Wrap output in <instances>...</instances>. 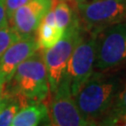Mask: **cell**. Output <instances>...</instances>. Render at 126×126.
I'll return each instance as SVG.
<instances>
[{
	"instance_id": "cell-1",
	"label": "cell",
	"mask_w": 126,
	"mask_h": 126,
	"mask_svg": "<svg viewBox=\"0 0 126 126\" xmlns=\"http://www.w3.org/2000/svg\"><path fill=\"white\" fill-rule=\"evenodd\" d=\"M119 89L120 81L117 78L93 72L74 99L86 121H95L110 109Z\"/></svg>"
},
{
	"instance_id": "cell-2",
	"label": "cell",
	"mask_w": 126,
	"mask_h": 126,
	"mask_svg": "<svg viewBox=\"0 0 126 126\" xmlns=\"http://www.w3.org/2000/svg\"><path fill=\"white\" fill-rule=\"evenodd\" d=\"M10 81L13 94L24 103L44 101L50 94V86L42 51L37 50L20 63Z\"/></svg>"
},
{
	"instance_id": "cell-3",
	"label": "cell",
	"mask_w": 126,
	"mask_h": 126,
	"mask_svg": "<svg viewBox=\"0 0 126 126\" xmlns=\"http://www.w3.org/2000/svg\"><path fill=\"white\" fill-rule=\"evenodd\" d=\"M84 28L79 20L64 31L60 40L50 49L42 50L47 69L50 92L54 94L63 80L69 59L79 41Z\"/></svg>"
},
{
	"instance_id": "cell-4",
	"label": "cell",
	"mask_w": 126,
	"mask_h": 126,
	"mask_svg": "<svg viewBox=\"0 0 126 126\" xmlns=\"http://www.w3.org/2000/svg\"><path fill=\"white\" fill-rule=\"evenodd\" d=\"M76 5L86 30L93 34L126 20V0H80Z\"/></svg>"
},
{
	"instance_id": "cell-5",
	"label": "cell",
	"mask_w": 126,
	"mask_h": 126,
	"mask_svg": "<svg viewBox=\"0 0 126 126\" xmlns=\"http://www.w3.org/2000/svg\"><path fill=\"white\" fill-rule=\"evenodd\" d=\"M96 49V36L90 33L85 36L84 30L79 41L69 59L62 82L68 86L74 97L81 86L94 72Z\"/></svg>"
},
{
	"instance_id": "cell-6",
	"label": "cell",
	"mask_w": 126,
	"mask_h": 126,
	"mask_svg": "<svg viewBox=\"0 0 126 126\" xmlns=\"http://www.w3.org/2000/svg\"><path fill=\"white\" fill-rule=\"evenodd\" d=\"M96 36L94 68L105 71L126 61V23L104 29Z\"/></svg>"
},
{
	"instance_id": "cell-7",
	"label": "cell",
	"mask_w": 126,
	"mask_h": 126,
	"mask_svg": "<svg viewBox=\"0 0 126 126\" xmlns=\"http://www.w3.org/2000/svg\"><path fill=\"white\" fill-rule=\"evenodd\" d=\"M48 114L50 126H87L88 124L64 82H61L53 94Z\"/></svg>"
},
{
	"instance_id": "cell-8",
	"label": "cell",
	"mask_w": 126,
	"mask_h": 126,
	"mask_svg": "<svg viewBox=\"0 0 126 126\" xmlns=\"http://www.w3.org/2000/svg\"><path fill=\"white\" fill-rule=\"evenodd\" d=\"M51 6L52 0H30L14 11L12 17L9 20V24L22 38L34 36Z\"/></svg>"
},
{
	"instance_id": "cell-9",
	"label": "cell",
	"mask_w": 126,
	"mask_h": 126,
	"mask_svg": "<svg viewBox=\"0 0 126 126\" xmlns=\"http://www.w3.org/2000/svg\"><path fill=\"white\" fill-rule=\"evenodd\" d=\"M39 50L34 36L23 37L15 42L0 57V74L6 83L11 80L16 68L21 63Z\"/></svg>"
},
{
	"instance_id": "cell-10",
	"label": "cell",
	"mask_w": 126,
	"mask_h": 126,
	"mask_svg": "<svg viewBox=\"0 0 126 126\" xmlns=\"http://www.w3.org/2000/svg\"><path fill=\"white\" fill-rule=\"evenodd\" d=\"M48 115V108L42 102L32 103L16 113L10 126H37Z\"/></svg>"
},
{
	"instance_id": "cell-11",
	"label": "cell",
	"mask_w": 126,
	"mask_h": 126,
	"mask_svg": "<svg viewBox=\"0 0 126 126\" xmlns=\"http://www.w3.org/2000/svg\"><path fill=\"white\" fill-rule=\"evenodd\" d=\"M74 7L75 3L69 4V2L64 0H52L51 9L53 10L55 22L57 26L63 31H65L79 20Z\"/></svg>"
},
{
	"instance_id": "cell-12",
	"label": "cell",
	"mask_w": 126,
	"mask_h": 126,
	"mask_svg": "<svg viewBox=\"0 0 126 126\" xmlns=\"http://www.w3.org/2000/svg\"><path fill=\"white\" fill-rule=\"evenodd\" d=\"M64 31L59 28L56 24H50L41 21L36 31V39L39 49L42 50L50 49L58 42Z\"/></svg>"
},
{
	"instance_id": "cell-13",
	"label": "cell",
	"mask_w": 126,
	"mask_h": 126,
	"mask_svg": "<svg viewBox=\"0 0 126 126\" xmlns=\"http://www.w3.org/2000/svg\"><path fill=\"white\" fill-rule=\"evenodd\" d=\"M23 101L18 96H8L5 92V102L0 109V126H10L16 113L20 110Z\"/></svg>"
},
{
	"instance_id": "cell-14",
	"label": "cell",
	"mask_w": 126,
	"mask_h": 126,
	"mask_svg": "<svg viewBox=\"0 0 126 126\" xmlns=\"http://www.w3.org/2000/svg\"><path fill=\"white\" fill-rule=\"evenodd\" d=\"M22 37L9 24L0 28V57L15 42Z\"/></svg>"
},
{
	"instance_id": "cell-15",
	"label": "cell",
	"mask_w": 126,
	"mask_h": 126,
	"mask_svg": "<svg viewBox=\"0 0 126 126\" xmlns=\"http://www.w3.org/2000/svg\"><path fill=\"white\" fill-rule=\"evenodd\" d=\"M101 123L103 126H126V112L110 110Z\"/></svg>"
},
{
	"instance_id": "cell-16",
	"label": "cell",
	"mask_w": 126,
	"mask_h": 126,
	"mask_svg": "<svg viewBox=\"0 0 126 126\" xmlns=\"http://www.w3.org/2000/svg\"><path fill=\"white\" fill-rule=\"evenodd\" d=\"M110 110L126 112V84L122 87V89H119L117 94L115 95V98L113 100Z\"/></svg>"
},
{
	"instance_id": "cell-17",
	"label": "cell",
	"mask_w": 126,
	"mask_h": 126,
	"mask_svg": "<svg viewBox=\"0 0 126 126\" xmlns=\"http://www.w3.org/2000/svg\"><path fill=\"white\" fill-rule=\"evenodd\" d=\"M30 0H5V8L8 16V20L12 17L14 11L22 6L28 3Z\"/></svg>"
},
{
	"instance_id": "cell-18",
	"label": "cell",
	"mask_w": 126,
	"mask_h": 126,
	"mask_svg": "<svg viewBox=\"0 0 126 126\" xmlns=\"http://www.w3.org/2000/svg\"><path fill=\"white\" fill-rule=\"evenodd\" d=\"M9 24V20L5 8V0H0V28L7 26Z\"/></svg>"
},
{
	"instance_id": "cell-19",
	"label": "cell",
	"mask_w": 126,
	"mask_h": 126,
	"mask_svg": "<svg viewBox=\"0 0 126 126\" xmlns=\"http://www.w3.org/2000/svg\"><path fill=\"white\" fill-rule=\"evenodd\" d=\"M6 81L4 80V79H3V77L1 76V74H0V103H1V101L3 100L4 98V95H5V87H6Z\"/></svg>"
},
{
	"instance_id": "cell-20",
	"label": "cell",
	"mask_w": 126,
	"mask_h": 126,
	"mask_svg": "<svg viewBox=\"0 0 126 126\" xmlns=\"http://www.w3.org/2000/svg\"><path fill=\"white\" fill-rule=\"evenodd\" d=\"M87 126H103V125H102L101 122L99 123V122H95V121H90V122H88Z\"/></svg>"
},
{
	"instance_id": "cell-21",
	"label": "cell",
	"mask_w": 126,
	"mask_h": 126,
	"mask_svg": "<svg viewBox=\"0 0 126 126\" xmlns=\"http://www.w3.org/2000/svg\"><path fill=\"white\" fill-rule=\"evenodd\" d=\"M4 102H5V95H4V98H3V100H2V101H1V103H0V109H1V108H2V107H3Z\"/></svg>"
},
{
	"instance_id": "cell-22",
	"label": "cell",
	"mask_w": 126,
	"mask_h": 126,
	"mask_svg": "<svg viewBox=\"0 0 126 126\" xmlns=\"http://www.w3.org/2000/svg\"><path fill=\"white\" fill-rule=\"evenodd\" d=\"M64 1H67V2H69V3H76L75 0H64Z\"/></svg>"
},
{
	"instance_id": "cell-23",
	"label": "cell",
	"mask_w": 126,
	"mask_h": 126,
	"mask_svg": "<svg viewBox=\"0 0 126 126\" xmlns=\"http://www.w3.org/2000/svg\"><path fill=\"white\" fill-rule=\"evenodd\" d=\"M79 1H80V0H76V3L77 2H79Z\"/></svg>"
},
{
	"instance_id": "cell-24",
	"label": "cell",
	"mask_w": 126,
	"mask_h": 126,
	"mask_svg": "<svg viewBox=\"0 0 126 126\" xmlns=\"http://www.w3.org/2000/svg\"><path fill=\"white\" fill-rule=\"evenodd\" d=\"M75 1H76V0H75Z\"/></svg>"
}]
</instances>
